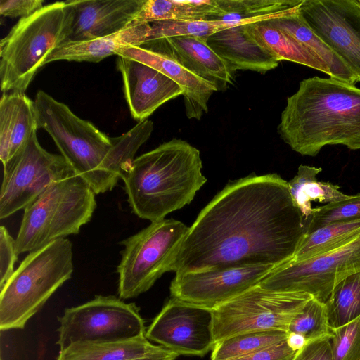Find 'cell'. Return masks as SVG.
<instances>
[{"label": "cell", "instance_id": "7c38bea8", "mask_svg": "<svg viewBox=\"0 0 360 360\" xmlns=\"http://www.w3.org/2000/svg\"><path fill=\"white\" fill-rule=\"evenodd\" d=\"M360 271V235L335 250L271 271L259 284L264 290L310 295L326 303L335 285Z\"/></svg>", "mask_w": 360, "mask_h": 360}, {"label": "cell", "instance_id": "4316f807", "mask_svg": "<svg viewBox=\"0 0 360 360\" xmlns=\"http://www.w3.org/2000/svg\"><path fill=\"white\" fill-rule=\"evenodd\" d=\"M217 13L216 0H145L134 22L208 20Z\"/></svg>", "mask_w": 360, "mask_h": 360}, {"label": "cell", "instance_id": "83f0119b", "mask_svg": "<svg viewBox=\"0 0 360 360\" xmlns=\"http://www.w3.org/2000/svg\"><path fill=\"white\" fill-rule=\"evenodd\" d=\"M302 0H216L218 13L208 20L236 22L239 25L273 18Z\"/></svg>", "mask_w": 360, "mask_h": 360}, {"label": "cell", "instance_id": "6da1fadb", "mask_svg": "<svg viewBox=\"0 0 360 360\" xmlns=\"http://www.w3.org/2000/svg\"><path fill=\"white\" fill-rule=\"evenodd\" d=\"M309 226L276 174L229 182L200 211L172 257L176 274L271 265L294 257Z\"/></svg>", "mask_w": 360, "mask_h": 360}, {"label": "cell", "instance_id": "d590c367", "mask_svg": "<svg viewBox=\"0 0 360 360\" xmlns=\"http://www.w3.org/2000/svg\"><path fill=\"white\" fill-rule=\"evenodd\" d=\"M15 239L4 226L0 227V289L13 275L14 264L18 259Z\"/></svg>", "mask_w": 360, "mask_h": 360}, {"label": "cell", "instance_id": "9c48e42d", "mask_svg": "<svg viewBox=\"0 0 360 360\" xmlns=\"http://www.w3.org/2000/svg\"><path fill=\"white\" fill-rule=\"evenodd\" d=\"M60 350L76 342H106L146 335L144 321L135 303L115 295H96L58 317Z\"/></svg>", "mask_w": 360, "mask_h": 360}, {"label": "cell", "instance_id": "d6a6232c", "mask_svg": "<svg viewBox=\"0 0 360 360\" xmlns=\"http://www.w3.org/2000/svg\"><path fill=\"white\" fill-rule=\"evenodd\" d=\"M332 329L328 323L324 303L311 297L293 318L288 332L303 336L307 342L330 337Z\"/></svg>", "mask_w": 360, "mask_h": 360}, {"label": "cell", "instance_id": "d6986e66", "mask_svg": "<svg viewBox=\"0 0 360 360\" xmlns=\"http://www.w3.org/2000/svg\"><path fill=\"white\" fill-rule=\"evenodd\" d=\"M148 41L195 75L210 83L217 91H224L232 84L233 74L206 40L195 36H178Z\"/></svg>", "mask_w": 360, "mask_h": 360}, {"label": "cell", "instance_id": "484cf974", "mask_svg": "<svg viewBox=\"0 0 360 360\" xmlns=\"http://www.w3.org/2000/svg\"><path fill=\"white\" fill-rule=\"evenodd\" d=\"M321 170V167L301 165L297 174L288 182L294 203L309 224L314 210L312 201L328 204L345 200L351 195L341 192L338 185L317 181L316 176Z\"/></svg>", "mask_w": 360, "mask_h": 360}, {"label": "cell", "instance_id": "7402d4cb", "mask_svg": "<svg viewBox=\"0 0 360 360\" xmlns=\"http://www.w3.org/2000/svg\"><path fill=\"white\" fill-rule=\"evenodd\" d=\"M150 32V23L134 22L118 32L103 37L66 41L48 55L44 65L60 60L98 63L110 56L116 55L120 48L138 46L148 41Z\"/></svg>", "mask_w": 360, "mask_h": 360}, {"label": "cell", "instance_id": "30bf717a", "mask_svg": "<svg viewBox=\"0 0 360 360\" xmlns=\"http://www.w3.org/2000/svg\"><path fill=\"white\" fill-rule=\"evenodd\" d=\"M312 297L264 290L259 285L212 309L215 344L244 333L288 331L293 318Z\"/></svg>", "mask_w": 360, "mask_h": 360}, {"label": "cell", "instance_id": "7a4b0ae2", "mask_svg": "<svg viewBox=\"0 0 360 360\" xmlns=\"http://www.w3.org/2000/svg\"><path fill=\"white\" fill-rule=\"evenodd\" d=\"M277 130L302 155L329 145L360 150V89L333 77L304 79L287 98Z\"/></svg>", "mask_w": 360, "mask_h": 360}, {"label": "cell", "instance_id": "cb8c5ba5", "mask_svg": "<svg viewBox=\"0 0 360 360\" xmlns=\"http://www.w3.org/2000/svg\"><path fill=\"white\" fill-rule=\"evenodd\" d=\"M269 20L250 22L245 26L252 38L278 62L285 60L299 63L331 77L328 67L322 60Z\"/></svg>", "mask_w": 360, "mask_h": 360}, {"label": "cell", "instance_id": "52a82bcc", "mask_svg": "<svg viewBox=\"0 0 360 360\" xmlns=\"http://www.w3.org/2000/svg\"><path fill=\"white\" fill-rule=\"evenodd\" d=\"M95 194L77 174L51 185L24 209L15 238L18 255L79 233L96 208Z\"/></svg>", "mask_w": 360, "mask_h": 360}, {"label": "cell", "instance_id": "603a6c76", "mask_svg": "<svg viewBox=\"0 0 360 360\" xmlns=\"http://www.w3.org/2000/svg\"><path fill=\"white\" fill-rule=\"evenodd\" d=\"M300 4L271 18L270 22L322 60L331 72L330 77L356 84V78L345 61L307 24L299 9Z\"/></svg>", "mask_w": 360, "mask_h": 360}, {"label": "cell", "instance_id": "f546056e", "mask_svg": "<svg viewBox=\"0 0 360 360\" xmlns=\"http://www.w3.org/2000/svg\"><path fill=\"white\" fill-rule=\"evenodd\" d=\"M331 329L360 316V271L348 275L333 288L325 303Z\"/></svg>", "mask_w": 360, "mask_h": 360}, {"label": "cell", "instance_id": "9a60e30c", "mask_svg": "<svg viewBox=\"0 0 360 360\" xmlns=\"http://www.w3.org/2000/svg\"><path fill=\"white\" fill-rule=\"evenodd\" d=\"M275 269L257 265L176 274L170 284L171 297L214 309L259 285Z\"/></svg>", "mask_w": 360, "mask_h": 360}, {"label": "cell", "instance_id": "f35d334b", "mask_svg": "<svg viewBox=\"0 0 360 360\" xmlns=\"http://www.w3.org/2000/svg\"><path fill=\"white\" fill-rule=\"evenodd\" d=\"M43 0H1L0 13L12 18L28 17L44 7Z\"/></svg>", "mask_w": 360, "mask_h": 360}, {"label": "cell", "instance_id": "f1b7e54d", "mask_svg": "<svg viewBox=\"0 0 360 360\" xmlns=\"http://www.w3.org/2000/svg\"><path fill=\"white\" fill-rule=\"evenodd\" d=\"M360 235V219L337 221L306 235L292 262H300L335 250Z\"/></svg>", "mask_w": 360, "mask_h": 360}, {"label": "cell", "instance_id": "277c9868", "mask_svg": "<svg viewBox=\"0 0 360 360\" xmlns=\"http://www.w3.org/2000/svg\"><path fill=\"white\" fill-rule=\"evenodd\" d=\"M34 103L38 129L49 133L75 174L83 178L96 194L112 190L120 180L108 170L113 138L44 91L37 92Z\"/></svg>", "mask_w": 360, "mask_h": 360}, {"label": "cell", "instance_id": "4dcf8cb0", "mask_svg": "<svg viewBox=\"0 0 360 360\" xmlns=\"http://www.w3.org/2000/svg\"><path fill=\"white\" fill-rule=\"evenodd\" d=\"M288 332L281 330L244 333L217 342L211 360H230L288 339Z\"/></svg>", "mask_w": 360, "mask_h": 360}, {"label": "cell", "instance_id": "3957f363", "mask_svg": "<svg viewBox=\"0 0 360 360\" xmlns=\"http://www.w3.org/2000/svg\"><path fill=\"white\" fill-rule=\"evenodd\" d=\"M200 151L173 139L136 158L122 180L132 212L151 222L189 204L206 183Z\"/></svg>", "mask_w": 360, "mask_h": 360}, {"label": "cell", "instance_id": "8fae6325", "mask_svg": "<svg viewBox=\"0 0 360 360\" xmlns=\"http://www.w3.org/2000/svg\"><path fill=\"white\" fill-rule=\"evenodd\" d=\"M3 167L1 219L25 209L54 183L75 174L62 155L51 153L41 147L37 131Z\"/></svg>", "mask_w": 360, "mask_h": 360}, {"label": "cell", "instance_id": "836d02e7", "mask_svg": "<svg viewBox=\"0 0 360 360\" xmlns=\"http://www.w3.org/2000/svg\"><path fill=\"white\" fill-rule=\"evenodd\" d=\"M360 219V193L314 208L306 235L329 224ZM305 235V236H306Z\"/></svg>", "mask_w": 360, "mask_h": 360}, {"label": "cell", "instance_id": "ffe728a7", "mask_svg": "<svg viewBox=\"0 0 360 360\" xmlns=\"http://www.w3.org/2000/svg\"><path fill=\"white\" fill-rule=\"evenodd\" d=\"M206 43L224 60L233 75L238 70L265 73L279 63L252 38L245 25L219 30L210 35Z\"/></svg>", "mask_w": 360, "mask_h": 360}, {"label": "cell", "instance_id": "8d00e7d4", "mask_svg": "<svg viewBox=\"0 0 360 360\" xmlns=\"http://www.w3.org/2000/svg\"><path fill=\"white\" fill-rule=\"evenodd\" d=\"M297 351L288 343V339L254 352L230 360H292Z\"/></svg>", "mask_w": 360, "mask_h": 360}, {"label": "cell", "instance_id": "4fadbf2b", "mask_svg": "<svg viewBox=\"0 0 360 360\" xmlns=\"http://www.w3.org/2000/svg\"><path fill=\"white\" fill-rule=\"evenodd\" d=\"M146 337L179 355L203 356L215 345L213 310L171 297L147 328Z\"/></svg>", "mask_w": 360, "mask_h": 360}, {"label": "cell", "instance_id": "e575fe53", "mask_svg": "<svg viewBox=\"0 0 360 360\" xmlns=\"http://www.w3.org/2000/svg\"><path fill=\"white\" fill-rule=\"evenodd\" d=\"M330 346L333 360H360V316L332 329Z\"/></svg>", "mask_w": 360, "mask_h": 360}, {"label": "cell", "instance_id": "5bb4252c", "mask_svg": "<svg viewBox=\"0 0 360 360\" xmlns=\"http://www.w3.org/2000/svg\"><path fill=\"white\" fill-rule=\"evenodd\" d=\"M299 9L360 82V0H302Z\"/></svg>", "mask_w": 360, "mask_h": 360}, {"label": "cell", "instance_id": "60d3db41", "mask_svg": "<svg viewBox=\"0 0 360 360\" xmlns=\"http://www.w3.org/2000/svg\"><path fill=\"white\" fill-rule=\"evenodd\" d=\"M288 333V343L294 350L298 351L307 343L303 336L296 333Z\"/></svg>", "mask_w": 360, "mask_h": 360}, {"label": "cell", "instance_id": "ab89813d", "mask_svg": "<svg viewBox=\"0 0 360 360\" xmlns=\"http://www.w3.org/2000/svg\"><path fill=\"white\" fill-rule=\"evenodd\" d=\"M179 356L177 353L165 348L161 352L132 360H175Z\"/></svg>", "mask_w": 360, "mask_h": 360}, {"label": "cell", "instance_id": "8992f818", "mask_svg": "<svg viewBox=\"0 0 360 360\" xmlns=\"http://www.w3.org/2000/svg\"><path fill=\"white\" fill-rule=\"evenodd\" d=\"M71 22L72 14L66 1L44 6L19 20L0 44L3 93H25L48 55L67 41Z\"/></svg>", "mask_w": 360, "mask_h": 360}, {"label": "cell", "instance_id": "5b68a950", "mask_svg": "<svg viewBox=\"0 0 360 360\" xmlns=\"http://www.w3.org/2000/svg\"><path fill=\"white\" fill-rule=\"evenodd\" d=\"M72 244L60 238L25 257L0 289V330L23 329L73 273Z\"/></svg>", "mask_w": 360, "mask_h": 360}, {"label": "cell", "instance_id": "74e56055", "mask_svg": "<svg viewBox=\"0 0 360 360\" xmlns=\"http://www.w3.org/2000/svg\"><path fill=\"white\" fill-rule=\"evenodd\" d=\"M292 360H333L330 337L307 342Z\"/></svg>", "mask_w": 360, "mask_h": 360}, {"label": "cell", "instance_id": "1f68e13d", "mask_svg": "<svg viewBox=\"0 0 360 360\" xmlns=\"http://www.w3.org/2000/svg\"><path fill=\"white\" fill-rule=\"evenodd\" d=\"M148 40L178 36H195L206 40L212 34L234 27L231 22L211 20H171L150 23Z\"/></svg>", "mask_w": 360, "mask_h": 360}, {"label": "cell", "instance_id": "2e32d148", "mask_svg": "<svg viewBox=\"0 0 360 360\" xmlns=\"http://www.w3.org/2000/svg\"><path fill=\"white\" fill-rule=\"evenodd\" d=\"M144 1H66L72 14L70 32L66 41L101 38L129 27L134 23L135 16Z\"/></svg>", "mask_w": 360, "mask_h": 360}, {"label": "cell", "instance_id": "d4e9b609", "mask_svg": "<svg viewBox=\"0 0 360 360\" xmlns=\"http://www.w3.org/2000/svg\"><path fill=\"white\" fill-rule=\"evenodd\" d=\"M145 336L106 342H76L60 350L56 360H132L162 352Z\"/></svg>", "mask_w": 360, "mask_h": 360}, {"label": "cell", "instance_id": "b9f144b4", "mask_svg": "<svg viewBox=\"0 0 360 360\" xmlns=\"http://www.w3.org/2000/svg\"><path fill=\"white\" fill-rule=\"evenodd\" d=\"M1 360H3L2 359H1Z\"/></svg>", "mask_w": 360, "mask_h": 360}, {"label": "cell", "instance_id": "e0dca14e", "mask_svg": "<svg viewBox=\"0 0 360 360\" xmlns=\"http://www.w3.org/2000/svg\"><path fill=\"white\" fill-rule=\"evenodd\" d=\"M125 98L132 117L147 120L167 101L184 95L183 88L156 69L141 62L119 57Z\"/></svg>", "mask_w": 360, "mask_h": 360}, {"label": "cell", "instance_id": "ba28073f", "mask_svg": "<svg viewBox=\"0 0 360 360\" xmlns=\"http://www.w3.org/2000/svg\"><path fill=\"white\" fill-rule=\"evenodd\" d=\"M188 229L180 221L163 219L120 241L124 249L117 268L119 297H138L168 272L171 259Z\"/></svg>", "mask_w": 360, "mask_h": 360}, {"label": "cell", "instance_id": "ac0fdd59", "mask_svg": "<svg viewBox=\"0 0 360 360\" xmlns=\"http://www.w3.org/2000/svg\"><path fill=\"white\" fill-rule=\"evenodd\" d=\"M116 55L148 65L179 84L184 89L186 114L189 119L200 120L202 115L207 112L208 101L213 93L217 91L215 87L148 41L138 46L120 48Z\"/></svg>", "mask_w": 360, "mask_h": 360}, {"label": "cell", "instance_id": "44dd1931", "mask_svg": "<svg viewBox=\"0 0 360 360\" xmlns=\"http://www.w3.org/2000/svg\"><path fill=\"white\" fill-rule=\"evenodd\" d=\"M38 129L34 101L25 93H3L0 101V158L12 160Z\"/></svg>", "mask_w": 360, "mask_h": 360}]
</instances>
